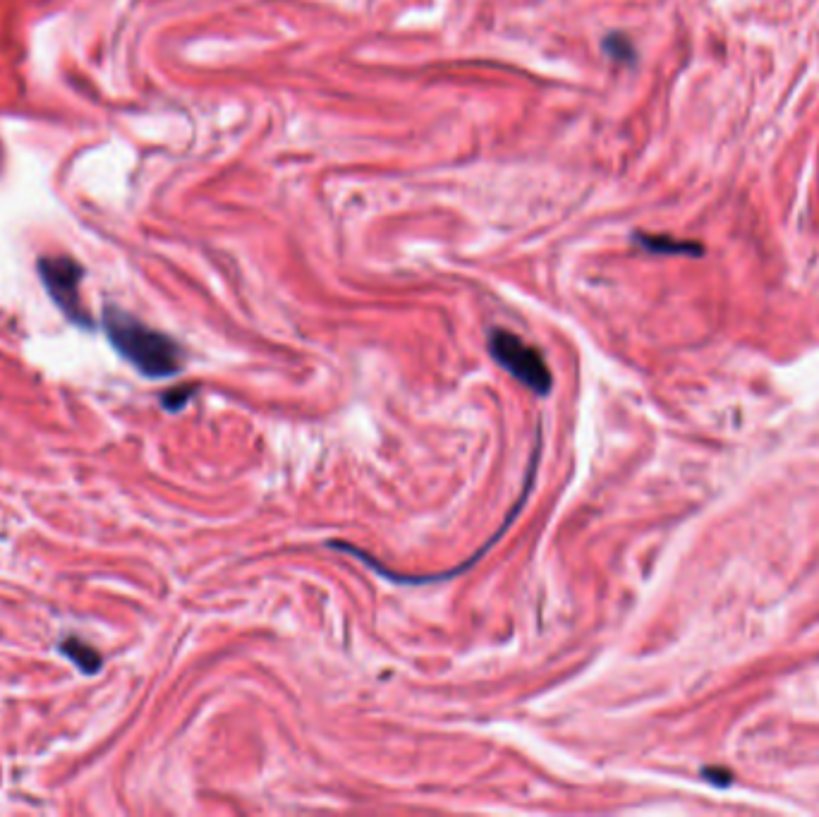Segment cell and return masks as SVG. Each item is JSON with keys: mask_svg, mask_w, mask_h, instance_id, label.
<instances>
[{"mask_svg": "<svg viewBox=\"0 0 819 817\" xmlns=\"http://www.w3.org/2000/svg\"><path fill=\"white\" fill-rule=\"evenodd\" d=\"M103 331L111 346L149 379H166L182 369V348L120 307L103 310Z\"/></svg>", "mask_w": 819, "mask_h": 817, "instance_id": "6da1fadb", "label": "cell"}, {"mask_svg": "<svg viewBox=\"0 0 819 817\" xmlns=\"http://www.w3.org/2000/svg\"><path fill=\"white\" fill-rule=\"evenodd\" d=\"M539 453H542V432H539L537 429V441H535V451H532V458H530V468H527V482H525V487H523V494H520V499L515 501V506L511 508V511H508V518L503 520V523L499 525V530L494 532V535L489 537L487 542L482 544V547L477 549L475 554L470 556V559H465L463 564L460 566H455L453 571H444V573H427V576H410V573H396V571H391V568L388 566H384L381 564L379 559H374L372 554H367L364 552V549H360V547H355V544H350V542H341V540H336V542H326V547L329 549H333V552H343V554H350V556H355V559H360L364 566H369L372 568L374 573H379L381 578H386V580H393V583H398V585H427V583H441V580H453L455 576H460V573H465V571H470L472 566L477 564L479 559H482L484 554L489 552L491 547H494L496 542L501 540L503 535H506L508 530H511V525L515 523V518L520 516V511H523V506H525V501H527V496H530V492H532V484H535V480H537V465H539Z\"/></svg>", "mask_w": 819, "mask_h": 817, "instance_id": "7a4b0ae2", "label": "cell"}, {"mask_svg": "<svg viewBox=\"0 0 819 817\" xmlns=\"http://www.w3.org/2000/svg\"><path fill=\"white\" fill-rule=\"evenodd\" d=\"M487 346L496 365L506 369L515 381H520L525 389H530L539 398L549 396L554 389V377H551L542 350L530 346L508 329H491Z\"/></svg>", "mask_w": 819, "mask_h": 817, "instance_id": "3957f363", "label": "cell"}, {"mask_svg": "<svg viewBox=\"0 0 819 817\" xmlns=\"http://www.w3.org/2000/svg\"><path fill=\"white\" fill-rule=\"evenodd\" d=\"M39 276L51 295L53 302L68 314L70 322L89 326V314L84 312L80 286L84 269L70 257H44L39 259Z\"/></svg>", "mask_w": 819, "mask_h": 817, "instance_id": "277c9868", "label": "cell"}, {"mask_svg": "<svg viewBox=\"0 0 819 817\" xmlns=\"http://www.w3.org/2000/svg\"><path fill=\"white\" fill-rule=\"evenodd\" d=\"M633 240L642 250L652 252V254H700V245H693V242H683L676 238H669V235H647V233H635Z\"/></svg>", "mask_w": 819, "mask_h": 817, "instance_id": "5b68a950", "label": "cell"}, {"mask_svg": "<svg viewBox=\"0 0 819 817\" xmlns=\"http://www.w3.org/2000/svg\"><path fill=\"white\" fill-rule=\"evenodd\" d=\"M60 652H63L70 662H75V667L82 669L84 674H96V671L101 669L99 652L91 650L89 645L80 643V640H65V643L60 645Z\"/></svg>", "mask_w": 819, "mask_h": 817, "instance_id": "8992f818", "label": "cell"}, {"mask_svg": "<svg viewBox=\"0 0 819 817\" xmlns=\"http://www.w3.org/2000/svg\"><path fill=\"white\" fill-rule=\"evenodd\" d=\"M602 48H604L606 56L614 60V63L633 65L637 60V51H635L633 41H630L628 36L621 34V32L606 34L604 41H602Z\"/></svg>", "mask_w": 819, "mask_h": 817, "instance_id": "52a82bcc", "label": "cell"}, {"mask_svg": "<svg viewBox=\"0 0 819 817\" xmlns=\"http://www.w3.org/2000/svg\"><path fill=\"white\" fill-rule=\"evenodd\" d=\"M194 391H197L194 386H178V389L166 391V393H163V401H161L163 408L171 410V413H178V410L185 408Z\"/></svg>", "mask_w": 819, "mask_h": 817, "instance_id": "ba28073f", "label": "cell"}]
</instances>
